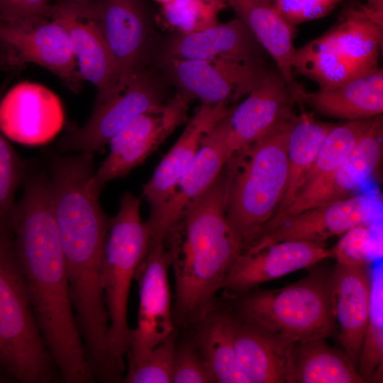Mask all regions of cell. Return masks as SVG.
Returning <instances> with one entry per match:
<instances>
[{
    "label": "cell",
    "mask_w": 383,
    "mask_h": 383,
    "mask_svg": "<svg viewBox=\"0 0 383 383\" xmlns=\"http://www.w3.org/2000/svg\"><path fill=\"white\" fill-rule=\"evenodd\" d=\"M24 182L9 227L37 325L60 380L92 382L95 379L76 322L52 209L49 177L37 172Z\"/></svg>",
    "instance_id": "1"
},
{
    "label": "cell",
    "mask_w": 383,
    "mask_h": 383,
    "mask_svg": "<svg viewBox=\"0 0 383 383\" xmlns=\"http://www.w3.org/2000/svg\"><path fill=\"white\" fill-rule=\"evenodd\" d=\"M224 167L167 233L165 243L175 282V306L183 320L198 321L243 250L226 209Z\"/></svg>",
    "instance_id": "2"
},
{
    "label": "cell",
    "mask_w": 383,
    "mask_h": 383,
    "mask_svg": "<svg viewBox=\"0 0 383 383\" xmlns=\"http://www.w3.org/2000/svg\"><path fill=\"white\" fill-rule=\"evenodd\" d=\"M296 118L233 154L225 165L226 216L243 249L261 235L283 200L289 174L287 142Z\"/></svg>",
    "instance_id": "3"
},
{
    "label": "cell",
    "mask_w": 383,
    "mask_h": 383,
    "mask_svg": "<svg viewBox=\"0 0 383 383\" xmlns=\"http://www.w3.org/2000/svg\"><path fill=\"white\" fill-rule=\"evenodd\" d=\"M0 369L6 380L60 379L37 325L11 228L0 222Z\"/></svg>",
    "instance_id": "4"
},
{
    "label": "cell",
    "mask_w": 383,
    "mask_h": 383,
    "mask_svg": "<svg viewBox=\"0 0 383 383\" xmlns=\"http://www.w3.org/2000/svg\"><path fill=\"white\" fill-rule=\"evenodd\" d=\"M382 17L383 13L363 4L347 9L340 23L296 49L294 73L323 89L376 70L382 45Z\"/></svg>",
    "instance_id": "5"
},
{
    "label": "cell",
    "mask_w": 383,
    "mask_h": 383,
    "mask_svg": "<svg viewBox=\"0 0 383 383\" xmlns=\"http://www.w3.org/2000/svg\"><path fill=\"white\" fill-rule=\"evenodd\" d=\"M140 205V198L131 192L121 196L118 213L110 218L103 255L101 284L109 321V350L121 374L132 333L127 321L130 288L150 244Z\"/></svg>",
    "instance_id": "6"
},
{
    "label": "cell",
    "mask_w": 383,
    "mask_h": 383,
    "mask_svg": "<svg viewBox=\"0 0 383 383\" xmlns=\"http://www.w3.org/2000/svg\"><path fill=\"white\" fill-rule=\"evenodd\" d=\"M241 320L293 343L326 338L335 325L330 274L314 271L286 287L253 292L242 300Z\"/></svg>",
    "instance_id": "7"
},
{
    "label": "cell",
    "mask_w": 383,
    "mask_h": 383,
    "mask_svg": "<svg viewBox=\"0 0 383 383\" xmlns=\"http://www.w3.org/2000/svg\"><path fill=\"white\" fill-rule=\"evenodd\" d=\"M74 14L98 23L117 66L118 94L145 70L150 55L152 22L143 0H91Z\"/></svg>",
    "instance_id": "8"
},
{
    "label": "cell",
    "mask_w": 383,
    "mask_h": 383,
    "mask_svg": "<svg viewBox=\"0 0 383 383\" xmlns=\"http://www.w3.org/2000/svg\"><path fill=\"white\" fill-rule=\"evenodd\" d=\"M192 99L178 91L161 106L144 113L126 126L109 142V153L91 179L100 194L104 185L127 175L141 165L179 126L188 121Z\"/></svg>",
    "instance_id": "9"
},
{
    "label": "cell",
    "mask_w": 383,
    "mask_h": 383,
    "mask_svg": "<svg viewBox=\"0 0 383 383\" xmlns=\"http://www.w3.org/2000/svg\"><path fill=\"white\" fill-rule=\"evenodd\" d=\"M166 101L157 79L145 70L122 91L96 103L88 121L63 136L57 146L62 151L103 152L110 140L131 121Z\"/></svg>",
    "instance_id": "10"
},
{
    "label": "cell",
    "mask_w": 383,
    "mask_h": 383,
    "mask_svg": "<svg viewBox=\"0 0 383 383\" xmlns=\"http://www.w3.org/2000/svg\"><path fill=\"white\" fill-rule=\"evenodd\" d=\"M170 257L165 240L150 241L135 278L139 285L137 326L132 329L128 366L143 360L150 350L174 331L167 272Z\"/></svg>",
    "instance_id": "11"
},
{
    "label": "cell",
    "mask_w": 383,
    "mask_h": 383,
    "mask_svg": "<svg viewBox=\"0 0 383 383\" xmlns=\"http://www.w3.org/2000/svg\"><path fill=\"white\" fill-rule=\"evenodd\" d=\"M161 65L179 91L192 99L209 105L228 102L231 106L268 72L259 60H170Z\"/></svg>",
    "instance_id": "12"
},
{
    "label": "cell",
    "mask_w": 383,
    "mask_h": 383,
    "mask_svg": "<svg viewBox=\"0 0 383 383\" xmlns=\"http://www.w3.org/2000/svg\"><path fill=\"white\" fill-rule=\"evenodd\" d=\"M382 149L381 114L374 117L355 148L338 167L303 187L291 204L265 227L282 218L349 197L352 191L375 171L382 160Z\"/></svg>",
    "instance_id": "13"
},
{
    "label": "cell",
    "mask_w": 383,
    "mask_h": 383,
    "mask_svg": "<svg viewBox=\"0 0 383 383\" xmlns=\"http://www.w3.org/2000/svg\"><path fill=\"white\" fill-rule=\"evenodd\" d=\"M227 116L205 135L194 159L182 173L172 193L160 208L150 213L146 221L150 241L164 240L188 206L221 172L229 157Z\"/></svg>",
    "instance_id": "14"
},
{
    "label": "cell",
    "mask_w": 383,
    "mask_h": 383,
    "mask_svg": "<svg viewBox=\"0 0 383 383\" xmlns=\"http://www.w3.org/2000/svg\"><path fill=\"white\" fill-rule=\"evenodd\" d=\"M374 202L360 195L318 206L267 225L262 234L243 250H259L284 240L322 243L341 236L351 228L366 223L372 217Z\"/></svg>",
    "instance_id": "15"
},
{
    "label": "cell",
    "mask_w": 383,
    "mask_h": 383,
    "mask_svg": "<svg viewBox=\"0 0 383 383\" xmlns=\"http://www.w3.org/2000/svg\"><path fill=\"white\" fill-rule=\"evenodd\" d=\"M0 43L13 66L35 63L57 76L71 90L78 92L82 81L70 34L56 18L23 29L0 21Z\"/></svg>",
    "instance_id": "16"
},
{
    "label": "cell",
    "mask_w": 383,
    "mask_h": 383,
    "mask_svg": "<svg viewBox=\"0 0 383 383\" xmlns=\"http://www.w3.org/2000/svg\"><path fill=\"white\" fill-rule=\"evenodd\" d=\"M296 99L278 71H268L264 79L227 116L229 157L247 149L279 125L294 117ZM229 158V157H228Z\"/></svg>",
    "instance_id": "17"
},
{
    "label": "cell",
    "mask_w": 383,
    "mask_h": 383,
    "mask_svg": "<svg viewBox=\"0 0 383 383\" xmlns=\"http://www.w3.org/2000/svg\"><path fill=\"white\" fill-rule=\"evenodd\" d=\"M63 121L59 99L40 84H18L0 99V129L17 143L44 144L59 132Z\"/></svg>",
    "instance_id": "18"
},
{
    "label": "cell",
    "mask_w": 383,
    "mask_h": 383,
    "mask_svg": "<svg viewBox=\"0 0 383 383\" xmlns=\"http://www.w3.org/2000/svg\"><path fill=\"white\" fill-rule=\"evenodd\" d=\"M327 258H333L331 249L322 243L304 240H284L259 250H243L227 273L221 289L247 292Z\"/></svg>",
    "instance_id": "19"
},
{
    "label": "cell",
    "mask_w": 383,
    "mask_h": 383,
    "mask_svg": "<svg viewBox=\"0 0 383 383\" xmlns=\"http://www.w3.org/2000/svg\"><path fill=\"white\" fill-rule=\"evenodd\" d=\"M367 265L337 263L330 274V302L343 350L356 367L370 305L371 276Z\"/></svg>",
    "instance_id": "20"
},
{
    "label": "cell",
    "mask_w": 383,
    "mask_h": 383,
    "mask_svg": "<svg viewBox=\"0 0 383 383\" xmlns=\"http://www.w3.org/2000/svg\"><path fill=\"white\" fill-rule=\"evenodd\" d=\"M263 48L238 17L204 30L173 33L160 54L161 65L170 60H259Z\"/></svg>",
    "instance_id": "21"
},
{
    "label": "cell",
    "mask_w": 383,
    "mask_h": 383,
    "mask_svg": "<svg viewBox=\"0 0 383 383\" xmlns=\"http://www.w3.org/2000/svg\"><path fill=\"white\" fill-rule=\"evenodd\" d=\"M232 107L228 102L215 105L201 104L188 120L179 138L143 185L142 196L149 204L150 213L166 201L194 159L205 135L229 113Z\"/></svg>",
    "instance_id": "22"
},
{
    "label": "cell",
    "mask_w": 383,
    "mask_h": 383,
    "mask_svg": "<svg viewBox=\"0 0 383 383\" xmlns=\"http://www.w3.org/2000/svg\"><path fill=\"white\" fill-rule=\"evenodd\" d=\"M50 18H57L66 27L79 74L97 90L96 103L114 95L118 85L117 66L96 21L79 17L57 4L52 5Z\"/></svg>",
    "instance_id": "23"
},
{
    "label": "cell",
    "mask_w": 383,
    "mask_h": 383,
    "mask_svg": "<svg viewBox=\"0 0 383 383\" xmlns=\"http://www.w3.org/2000/svg\"><path fill=\"white\" fill-rule=\"evenodd\" d=\"M296 99L321 114L348 121L370 118L383 111V71L379 67L340 84L307 92L295 84Z\"/></svg>",
    "instance_id": "24"
},
{
    "label": "cell",
    "mask_w": 383,
    "mask_h": 383,
    "mask_svg": "<svg viewBox=\"0 0 383 383\" xmlns=\"http://www.w3.org/2000/svg\"><path fill=\"white\" fill-rule=\"evenodd\" d=\"M293 342L237 320L234 347L238 365L249 383H289Z\"/></svg>",
    "instance_id": "25"
},
{
    "label": "cell",
    "mask_w": 383,
    "mask_h": 383,
    "mask_svg": "<svg viewBox=\"0 0 383 383\" xmlns=\"http://www.w3.org/2000/svg\"><path fill=\"white\" fill-rule=\"evenodd\" d=\"M255 39L274 60L277 71L290 87L295 84L294 27L267 0H226Z\"/></svg>",
    "instance_id": "26"
},
{
    "label": "cell",
    "mask_w": 383,
    "mask_h": 383,
    "mask_svg": "<svg viewBox=\"0 0 383 383\" xmlns=\"http://www.w3.org/2000/svg\"><path fill=\"white\" fill-rule=\"evenodd\" d=\"M325 339L293 343L289 383H365L343 350Z\"/></svg>",
    "instance_id": "27"
},
{
    "label": "cell",
    "mask_w": 383,
    "mask_h": 383,
    "mask_svg": "<svg viewBox=\"0 0 383 383\" xmlns=\"http://www.w3.org/2000/svg\"><path fill=\"white\" fill-rule=\"evenodd\" d=\"M198 321L194 345L210 367L216 382L249 383L235 357L234 334L237 319L211 309Z\"/></svg>",
    "instance_id": "28"
},
{
    "label": "cell",
    "mask_w": 383,
    "mask_h": 383,
    "mask_svg": "<svg viewBox=\"0 0 383 383\" xmlns=\"http://www.w3.org/2000/svg\"><path fill=\"white\" fill-rule=\"evenodd\" d=\"M334 126L315 121L306 114L296 118L287 142V187L275 215L284 211L294 200L302 187L306 174L317 157L325 137Z\"/></svg>",
    "instance_id": "29"
},
{
    "label": "cell",
    "mask_w": 383,
    "mask_h": 383,
    "mask_svg": "<svg viewBox=\"0 0 383 383\" xmlns=\"http://www.w3.org/2000/svg\"><path fill=\"white\" fill-rule=\"evenodd\" d=\"M383 366V272L382 267L371 276L368 321L357 370L365 382H382Z\"/></svg>",
    "instance_id": "30"
},
{
    "label": "cell",
    "mask_w": 383,
    "mask_h": 383,
    "mask_svg": "<svg viewBox=\"0 0 383 383\" xmlns=\"http://www.w3.org/2000/svg\"><path fill=\"white\" fill-rule=\"evenodd\" d=\"M374 117L335 125L325 137L314 162L305 175L301 189L338 167L355 148Z\"/></svg>",
    "instance_id": "31"
},
{
    "label": "cell",
    "mask_w": 383,
    "mask_h": 383,
    "mask_svg": "<svg viewBox=\"0 0 383 383\" xmlns=\"http://www.w3.org/2000/svg\"><path fill=\"white\" fill-rule=\"evenodd\" d=\"M228 7L226 0H172L160 6L158 18L173 33H194L218 23Z\"/></svg>",
    "instance_id": "32"
},
{
    "label": "cell",
    "mask_w": 383,
    "mask_h": 383,
    "mask_svg": "<svg viewBox=\"0 0 383 383\" xmlns=\"http://www.w3.org/2000/svg\"><path fill=\"white\" fill-rule=\"evenodd\" d=\"M9 80L0 85V99ZM26 176V166L0 129V222L9 227L16 192Z\"/></svg>",
    "instance_id": "33"
},
{
    "label": "cell",
    "mask_w": 383,
    "mask_h": 383,
    "mask_svg": "<svg viewBox=\"0 0 383 383\" xmlns=\"http://www.w3.org/2000/svg\"><path fill=\"white\" fill-rule=\"evenodd\" d=\"M174 331L156 345L140 362L128 366L123 382L126 383H170L175 352Z\"/></svg>",
    "instance_id": "34"
},
{
    "label": "cell",
    "mask_w": 383,
    "mask_h": 383,
    "mask_svg": "<svg viewBox=\"0 0 383 383\" xmlns=\"http://www.w3.org/2000/svg\"><path fill=\"white\" fill-rule=\"evenodd\" d=\"M337 263L348 265H367L373 259L374 242L365 223L357 225L341 235L331 248Z\"/></svg>",
    "instance_id": "35"
},
{
    "label": "cell",
    "mask_w": 383,
    "mask_h": 383,
    "mask_svg": "<svg viewBox=\"0 0 383 383\" xmlns=\"http://www.w3.org/2000/svg\"><path fill=\"white\" fill-rule=\"evenodd\" d=\"M172 382H216L213 372L194 343H185L176 347L172 365Z\"/></svg>",
    "instance_id": "36"
},
{
    "label": "cell",
    "mask_w": 383,
    "mask_h": 383,
    "mask_svg": "<svg viewBox=\"0 0 383 383\" xmlns=\"http://www.w3.org/2000/svg\"><path fill=\"white\" fill-rule=\"evenodd\" d=\"M52 8L50 0H0V21L30 28L50 19Z\"/></svg>",
    "instance_id": "37"
},
{
    "label": "cell",
    "mask_w": 383,
    "mask_h": 383,
    "mask_svg": "<svg viewBox=\"0 0 383 383\" xmlns=\"http://www.w3.org/2000/svg\"><path fill=\"white\" fill-rule=\"evenodd\" d=\"M342 0H301L304 22L322 18L331 13Z\"/></svg>",
    "instance_id": "38"
},
{
    "label": "cell",
    "mask_w": 383,
    "mask_h": 383,
    "mask_svg": "<svg viewBox=\"0 0 383 383\" xmlns=\"http://www.w3.org/2000/svg\"><path fill=\"white\" fill-rule=\"evenodd\" d=\"M276 11L292 26L304 22L301 0H274Z\"/></svg>",
    "instance_id": "39"
},
{
    "label": "cell",
    "mask_w": 383,
    "mask_h": 383,
    "mask_svg": "<svg viewBox=\"0 0 383 383\" xmlns=\"http://www.w3.org/2000/svg\"><path fill=\"white\" fill-rule=\"evenodd\" d=\"M90 1L91 0H62L61 2L67 6L79 9L87 6Z\"/></svg>",
    "instance_id": "40"
},
{
    "label": "cell",
    "mask_w": 383,
    "mask_h": 383,
    "mask_svg": "<svg viewBox=\"0 0 383 383\" xmlns=\"http://www.w3.org/2000/svg\"><path fill=\"white\" fill-rule=\"evenodd\" d=\"M365 4L370 9L383 13V0H366Z\"/></svg>",
    "instance_id": "41"
},
{
    "label": "cell",
    "mask_w": 383,
    "mask_h": 383,
    "mask_svg": "<svg viewBox=\"0 0 383 383\" xmlns=\"http://www.w3.org/2000/svg\"><path fill=\"white\" fill-rule=\"evenodd\" d=\"M9 61V57L8 55H6V52L0 54V70L12 66Z\"/></svg>",
    "instance_id": "42"
},
{
    "label": "cell",
    "mask_w": 383,
    "mask_h": 383,
    "mask_svg": "<svg viewBox=\"0 0 383 383\" xmlns=\"http://www.w3.org/2000/svg\"><path fill=\"white\" fill-rule=\"evenodd\" d=\"M155 2L157 3L158 4H160V6H163V5H165L168 3H170V1H172V0H153Z\"/></svg>",
    "instance_id": "43"
},
{
    "label": "cell",
    "mask_w": 383,
    "mask_h": 383,
    "mask_svg": "<svg viewBox=\"0 0 383 383\" xmlns=\"http://www.w3.org/2000/svg\"><path fill=\"white\" fill-rule=\"evenodd\" d=\"M0 380H4V378L3 374L1 373V369H0Z\"/></svg>",
    "instance_id": "44"
},
{
    "label": "cell",
    "mask_w": 383,
    "mask_h": 383,
    "mask_svg": "<svg viewBox=\"0 0 383 383\" xmlns=\"http://www.w3.org/2000/svg\"><path fill=\"white\" fill-rule=\"evenodd\" d=\"M267 1H268L269 2H270V3L272 4V2H273L274 0H267Z\"/></svg>",
    "instance_id": "45"
}]
</instances>
